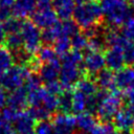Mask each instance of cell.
<instances>
[{
  "mask_svg": "<svg viewBox=\"0 0 134 134\" xmlns=\"http://www.w3.org/2000/svg\"><path fill=\"white\" fill-rule=\"evenodd\" d=\"M15 0H0V6H8L12 7Z\"/></svg>",
  "mask_w": 134,
  "mask_h": 134,
  "instance_id": "cell-46",
  "label": "cell"
},
{
  "mask_svg": "<svg viewBox=\"0 0 134 134\" xmlns=\"http://www.w3.org/2000/svg\"><path fill=\"white\" fill-rule=\"evenodd\" d=\"M51 124L53 127L54 134H74L76 130L75 116L70 113H58L52 119Z\"/></svg>",
  "mask_w": 134,
  "mask_h": 134,
  "instance_id": "cell-8",
  "label": "cell"
},
{
  "mask_svg": "<svg viewBox=\"0 0 134 134\" xmlns=\"http://www.w3.org/2000/svg\"><path fill=\"white\" fill-rule=\"evenodd\" d=\"M45 88L46 90L51 93V94H54V95H59L64 89L61 85V83L59 81H54V82H51V83H48V84H45Z\"/></svg>",
  "mask_w": 134,
  "mask_h": 134,
  "instance_id": "cell-40",
  "label": "cell"
},
{
  "mask_svg": "<svg viewBox=\"0 0 134 134\" xmlns=\"http://www.w3.org/2000/svg\"><path fill=\"white\" fill-rule=\"evenodd\" d=\"M22 24H23V21H21V19H19L17 17H10L8 20L3 22V26H4V29L7 35L20 32L21 28H22Z\"/></svg>",
  "mask_w": 134,
  "mask_h": 134,
  "instance_id": "cell-32",
  "label": "cell"
},
{
  "mask_svg": "<svg viewBox=\"0 0 134 134\" xmlns=\"http://www.w3.org/2000/svg\"><path fill=\"white\" fill-rule=\"evenodd\" d=\"M125 63L128 64V66L134 65V41L126 40L124 45L121 46Z\"/></svg>",
  "mask_w": 134,
  "mask_h": 134,
  "instance_id": "cell-33",
  "label": "cell"
},
{
  "mask_svg": "<svg viewBox=\"0 0 134 134\" xmlns=\"http://www.w3.org/2000/svg\"><path fill=\"white\" fill-rule=\"evenodd\" d=\"M99 100L96 109V116L102 121H111L122 108V95L120 91H98Z\"/></svg>",
  "mask_w": 134,
  "mask_h": 134,
  "instance_id": "cell-3",
  "label": "cell"
},
{
  "mask_svg": "<svg viewBox=\"0 0 134 134\" xmlns=\"http://www.w3.org/2000/svg\"><path fill=\"white\" fill-rule=\"evenodd\" d=\"M13 57H14L15 65H21V66H27L28 67L30 61L34 58V54L29 53L24 48H21L17 51H14Z\"/></svg>",
  "mask_w": 134,
  "mask_h": 134,
  "instance_id": "cell-29",
  "label": "cell"
},
{
  "mask_svg": "<svg viewBox=\"0 0 134 134\" xmlns=\"http://www.w3.org/2000/svg\"><path fill=\"white\" fill-rule=\"evenodd\" d=\"M61 37H62L61 21H58L53 26L43 29L42 31V42L44 43V45H52Z\"/></svg>",
  "mask_w": 134,
  "mask_h": 134,
  "instance_id": "cell-21",
  "label": "cell"
},
{
  "mask_svg": "<svg viewBox=\"0 0 134 134\" xmlns=\"http://www.w3.org/2000/svg\"><path fill=\"white\" fill-rule=\"evenodd\" d=\"M52 7V0H37V9H50Z\"/></svg>",
  "mask_w": 134,
  "mask_h": 134,
  "instance_id": "cell-42",
  "label": "cell"
},
{
  "mask_svg": "<svg viewBox=\"0 0 134 134\" xmlns=\"http://www.w3.org/2000/svg\"><path fill=\"white\" fill-rule=\"evenodd\" d=\"M113 125L118 131L131 134L134 126V108L128 105L122 107L113 118Z\"/></svg>",
  "mask_w": 134,
  "mask_h": 134,
  "instance_id": "cell-9",
  "label": "cell"
},
{
  "mask_svg": "<svg viewBox=\"0 0 134 134\" xmlns=\"http://www.w3.org/2000/svg\"><path fill=\"white\" fill-rule=\"evenodd\" d=\"M115 87L119 91H129L134 89V67L126 66L115 73Z\"/></svg>",
  "mask_w": 134,
  "mask_h": 134,
  "instance_id": "cell-11",
  "label": "cell"
},
{
  "mask_svg": "<svg viewBox=\"0 0 134 134\" xmlns=\"http://www.w3.org/2000/svg\"><path fill=\"white\" fill-rule=\"evenodd\" d=\"M0 134H17L12 122L5 120L0 114Z\"/></svg>",
  "mask_w": 134,
  "mask_h": 134,
  "instance_id": "cell-39",
  "label": "cell"
},
{
  "mask_svg": "<svg viewBox=\"0 0 134 134\" xmlns=\"http://www.w3.org/2000/svg\"><path fill=\"white\" fill-rule=\"evenodd\" d=\"M4 44H5V48H7L12 52L17 51V50L23 48V40H22L21 32L8 34L6 36Z\"/></svg>",
  "mask_w": 134,
  "mask_h": 134,
  "instance_id": "cell-26",
  "label": "cell"
},
{
  "mask_svg": "<svg viewBox=\"0 0 134 134\" xmlns=\"http://www.w3.org/2000/svg\"><path fill=\"white\" fill-rule=\"evenodd\" d=\"M96 85L98 88H100L103 91H113L115 90V74L112 70L108 68H104L102 71H99L94 79Z\"/></svg>",
  "mask_w": 134,
  "mask_h": 134,
  "instance_id": "cell-19",
  "label": "cell"
},
{
  "mask_svg": "<svg viewBox=\"0 0 134 134\" xmlns=\"http://www.w3.org/2000/svg\"><path fill=\"white\" fill-rule=\"evenodd\" d=\"M29 74L30 69L27 66L14 65L6 72L0 74V87L8 92L24 87L25 81Z\"/></svg>",
  "mask_w": 134,
  "mask_h": 134,
  "instance_id": "cell-5",
  "label": "cell"
},
{
  "mask_svg": "<svg viewBox=\"0 0 134 134\" xmlns=\"http://www.w3.org/2000/svg\"><path fill=\"white\" fill-rule=\"evenodd\" d=\"M61 30H62V37L72 38L74 35L80 32V26L76 24V22L73 19L63 20L61 21Z\"/></svg>",
  "mask_w": 134,
  "mask_h": 134,
  "instance_id": "cell-27",
  "label": "cell"
},
{
  "mask_svg": "<svg viewBox=\"0 0 134 134\" xmlns=\"http://www.w3.org/2000/svg\"><path fill=\"white\" fill-rule=\"evenodd\" d=\"M104 18L111 28L122 26L132 18V9L128 0H99Z\"/></svg>",
  "mask_w": 134,
  "mask_h": 134,
  "instance_id": "cell-2",
  "label": "cell"
},
{
  "mask_svg": "<svg viewBox=\"0 0 134 134\" xmlns=\"http://www.w3.org/2000/svg\"><path fill=\"white\" fill-rule=\"evenodd\" d=\"M6 99H7V94L5 93V90L0 87V108H4L6 106Z\"/></svg>",
  "mask_w": 134,
  "mask_h": 134,
  "instance_id": "cell-44",
  "label": "cell"
},
{
  "mask_svg": "<svg viewBox=\"0 0 134 134\" xmlns=\"http://www.w3.org/2000/svg\"><path fill=\"white\" fill-rule=\"evenodd\" d=\"M35 134H54L51 121L50 120L37 121L35 128Z\"/></svg>",
  "mask_w": 134,
  "mask_h": 134,
  "instance_id": "cell-37",
  "label": "cell"
},
{
  "mask_svg": "<svg viewBox=\"0 0 134 134\" xmlns=\"http://www.w3.org/2000/svg\"><path fill=\"white\" fill-rule=\"evenodd\" d=\"M53 48L55 50V52L58 53V55H64L66 54L67 52L70 51V48H71V41H70V38H67V37H61L59 38L54 44H53Z\"/></svg>",
  "mask_w": 134,
  "mask_h": 134,
  "instance_id": "cell-30",
  "label": "cell"
},
{
  "mask_svg": "<svg viewBox=\"0 0 134 134\" xmlns=\"http://www.w3.org/2000/svg\"><path fill=\"white\" fill-rule=\"evenodd\" d=\"M122 37L126 40L134 41V17L130 18L122 26L120 30Z\"/></svg>",
  "mask_w": 134,
  "mask_h": 134,
  "instance_id": "cell-36",
  "label": "cell"
},
{
  "mask_svg": "<svg viewBox=\"0 0 134 134\" xmlns=\"http://www.w3.org/2000/svg\"><path fill=\"white\" fill-rule=\"evenodd\" d=\"M74 89H77L79 91L83 92L84 94H86L87 96H93L95 95L98 91H97V85L95 83L94 80H92L89 76H83L74 86Z\"/></svg>",
  "mask_w": 134,
  "mask_h": 134,
  "instance_id": "cell-22",
  "label": "cell"
},
{
  "mask_svg": "<svg viewBox=\"0 0 134 134\" xmlns=\"http://www.w3.org/2000/svg\"><path fill=\"white\" fill-rule=\"evenodd\" d=\"M131 134H134V126H133V128H132V131H131Z\"/></svg>",
  "mask_w": 134,
  "mask_h": 134,
  "instance_id": "cell-50",
  "label": "cell"
},
{
  "mask_svg": "<svg viewBox=\"0 0 134 134\" xmlns=\"http://www.w3.org/2000/svg\"><path fill=\"white\" fill-rule=\"evenodd\" d=\"M125 98L128 103V106L134 108V89L129 90L125 93Z\"/></svg>",
  "mask_w": 134,
  "mask_h": 134,
  "instance_id": "cell-43",
  "label": "cell"
},
{
  "mask_svg": "<svg viewBox=\"0 0 134 134\" xmlns=\"http://www.w3.org/2000/svg\"><path fill=\"white\" fill-rule=\"evenodd\" d=\"M58 110L62 113L72 111V92L70 90H63L58 95Z\"/></svg>",
  "mask_w": 134,
  "mask_h": 134,
  "instance_id": "cell-24",
  "label": "cell"
},
{
  "mask_svg": "<svg viewBox=\"0 0 134 134\" xmlns=\"http://www.w3.org/2000/svg\"><path fill=\"white\" fill-rule=\"evenodd\" d=\"M28 105H30V107L34 106H40L45 97V95L47 94V90L45 87H40L37 88L35 90L28 91Z\"/></svg>",
  "mask_w": 134,
  "mask_h": 134,
  "instance_id": "cell-28",
  "label": "cell"
},
{
  "mask_svg": "<svg viewBox=\"0 0 134 134\" xmlns=\"http://www.w3.org/2000/svg\"><path fill=\"white\" fill-rule=\"evenodd\" d=\"M76 4L74 0H52V7L62 21L68 20L72 17Z\"/></svg>",
  "mask_w": 134,
  "mask_h": 134,
  "instance_id": "cell-18",
  "label": "cell"
},
{
  "mask_svg": "<svg viewBox=\"0 0 134 134\" xmlns=\"http://www.w3.org/2000/svg\"><path fill=\"white\" fill-rule=\"evenodd\" d=\"M116 128L114 127L113 122L111 121H102L97 124L91 134H115Z\"/></svg>",
  "mask_w": 134,
  "mask_h": 134,
  "instance_id": "cell-35",
  "label": "cell"
},
{
  "mask_svg": "<svg viewBox=\"0 0 134 134\" xmlns=\"http://www.w3.org/2000/svg\"><path fill=\"white\" fill-rule=\"evenodd\" d=\"M29 113L32 115V117L37 121L41 120H48L49 117L52 115L47 109H45L43 106H34L29 108Z\"/></svg>",
  "mask_w": 134,
  "mask_h": 134,
  "instance_id": "cell-34",
  "label": "cell"
},
{
  "mask_svg": "<svg viewBox=\"0 0 134 134\" xmlns=\"http://www.w3.org/2000/svg\"><path fill=\"white\" fill-rule=\"evenodd\" d=\"M88 1H90V0H74V2H75V4H76V5H80V4H83V3H86V2H88Z\"/></svg>",
  "mask_w": 134,
  "mask_h": 134,
  "instance_id": "cell-47",
  "label": "cell"
},
{
  "mask_svg": "<svg viewBox=\"0 0 134 134\" xmlns=\"http://www.w3.org/2000/svg\"><path fill=\"white\" fill-rule=\"evenodd\" d=\"M36 58L41 64H43L58 60V53L51 45H44L39 48V50L36 53Z\"/></svg>",
  "mask_w": 134,
  "mask_h": 134,
  "instance_id": "cell-23",
  "label": "cell"
},
{
  "mask_svg": "<svg viewBox=\"0 0 134 134\" xmlns=\"http://www.w3.org/2000/svg\"><path fill=\"white\" fill-rule=\"evenodd\" d=\"M58 16L53 8L50 9H37L31 15V21L40 29H46L53 26L58 22Z\"/></svg>",
  "mask_w": 134,
  "mask_h": 134,
  "instance_id": "cell-12",
  "label": "cell"
},
{
  "mask_svg": "<svg viewBox=\"0 0 134 134\" xmlns=\"http://www.w3.org/2000/svg\"><path fill=\"white\" fill-rule=\"evenodd\" d=\"M90 97L91 96H87L77 89H74L72 91V111L76 114L86 112Z\"/></svg>",
  "mask_w": 134,
  "mask_h": 134,
  "instance_id": "cell-20",
  "label": "cell"
},
{
  "mask_svg": "<svg viewBox=\"0 0 134 134\" xmlns=\"http://www.w3.org/2000/svg\"><path fill=\"white\" fill-rule=\"evenodd\" d=\"M13 124L17 134H35L37 120L32 117L28 110L18 112Z\"/></svg>",
  "mask_w": 134,
  "mask_h": 134,
  "instance_id": "cell-10",
  "label": "cell"
},
{
  "mask_svg": "<svg viewBox=\"0 0 134 134\" xmlns=\"http://www.w3.org/2000/svg\"><path fill=\"white\" fill-rule=\"evenodd\" d=\"M6 31L4 29V26H3V23L0 22V44H3L5 42V39H6Z\"/></svg>",
  "mask_w": 134,
  "mask_h": 134,
  "instance_id": "cell-45",
  "label": "cell"
},
{
  "mask_svg": "<svg viewBox=\"0 0 134 134\" xmlns=\"http://www.w3.org/2000/svg\"><path fill=\"white\" fill-rule=\"evenodd\" d=\"M13 15L12 7L8 6H0V22L3 23L6 20H8Z\"/></svg>",
  "mask_w": 134,
  "mask_h": 134,
  "instance_id": "cell-41",
  "label": "cell"
},
{
  "mask_svg": "<svg viewBox=\"0 0 134 134\" xmlns=\"http://www.w3.org/2000/svg\"><path fill=\"white\" fill-rule=\"evenodd\" d=\"M105 63L106 67L112 71H118L122 67L125 63V58L122 53L121 47H109L105 53Z\"/></svg>",
  "mask_w": 134,
  "mask_h": 134,
  "instance_id": "cell-14",
  "label": "cell"
},
{
  "mask_svg": "<svg viewBox=\"0 0 134 134\" xmlns=\"http://www.w3.org/2000/svg\"><path fill=\"white\" fill-rule=\"evenodd\" d=\"M70 41H71V47L73 48V50L82 52V50L88 47V38L84 35V32H77L70 39Z\"/></svg>",
  "mask_w": 134,
  "mask_h": 134,
  "instance_id": "cell-31",
  "label": "cell"
},
{
  "mask_svg": "<svg viewBox=\"0 0 134 134\" xmlns=\"http://www.w3.org/2000/svg\"><path fill=\"white\" fill-rule=\"evenodd\" d=\"M72 18L76 24L85 30L100 24L104 15L99 3L94 0H90L86 3L76 5Z\"/></svg>",
  "mask_w": 134,
  "mask_h": 134,
  "instance_id": "cell-4",
  "label": "cell"
},
{
  "mask_svg": "<svg viewBox=\"0 0 134 134\" xmlns=\"http://www.w3.org/2000/svg\"><path fill=\"white\" fill-rule=\"evenodd\" d=\"M15 64L13 52L5 47L0 48V74L6 72Z\"/></svg>",
  "mask_w": 134,
  "mask_h": 134,
  "instance_id": "cell-25",
  "label": "cell"
},
{
  "mask_svg": "<svg viewBox=\"0 0 134 134\" xmlns=\"http://www.w3.org/2000/svg\"><path fill=\"white\" fill-rule=\"evenodd\" d=\"M115 134H130V133H125V132H120V131H116Z\"/></svg>",
  "mask_w": 134,
  "mask_h": 134,
  "instance_id": "cell-48",
  "label": "cell"
},
{
  "mask_svg": "<svg viewBox=\"0 0 134 134\" xmlns=\"http://www.w3.org/2000/svg\"><path fill=\"white\" fill-rule=\"evenodd\" d=\"M83 53L70 50L61 57V71L59 82L64 90H69L83 77Z\"/></svg>",
  "mask_w": 134,
  "mask_h": 134,
  "instance_id": "cell-1",
  "label": "cell"
},
{
  "mask_svg": "<svg viewBox=\"0 0 134 134\" xmlns=\"http://www.w3.org/2000/svg\"><path fill=\"white\" fill-rule=\"evenodd\" d=\"M105 67V55L102 51L88 50L83 54V68L89 75H96Z\"/></svg>",
  "mask_w": 134,
  "mask_h": 134,
  "instance_id": "cell-7",
  "label": "cell"
},
{
  "mask_svg": "<svg viewBox=\"0 0 134 134\" xmlns=\"http://www.w3.org/2000/svg\"><path fill=\"white\" fill-rule=\"evenodd\" d=\"M21 36L23 40V48L31 54H36L41 47L42 31L40 28L32 23V21H23L21 28Z\"/></svg>",
  "mask_w": 134,
  "mask_h": 134,
  "instance_id": "cell-6",
  "label": "cell"
},
{
  "mask_svg": "<svg viewBox=\"0 0 134 134\" xmlns=\"http://www.w3.org/2000/svg\"><path fill=\"white\" fill-rule=\"evenodd\" d=\"M75 124H76V130H79L80 133L91 134V132L97 125V121H96V117L94 116V114L86 111V112L76 114Z\"/></svg>",
  "mask_w": 134,
  "mask_h": 134,
  "instance_id": "cell-17",
  "label": "cell"
},
{
  "mask_svg": "<svg viewBox=\"0 0 134 134\" xmlns=\"http://www.w3.org/2000/svg\"><path fill=\"white\" fill-rule=\"evenodd\" d=\"M41 86H42V81H41L39 74H37V73H30L24 84V88L27 90V92L35 90L37 88H40Z\"/></svg>",
  "mask_w": 134,
  "mask_h": 134,
  "instance_id": "cell-38",
  "label": "cell"
},
{
  "mask_svg": "<svg viewBox=\"0 0 134 134\" xmlns=\"http://www.w3.org/2000/svg\"><path fill=\"white\" fill-rule=\"evenodd\" d=\"M37 8V0H15L12 6L13 15L19 19L31 16Z\"/></svg>",
  "mask_w": 134,
  "mask_h": 134,
  "instance_id": "cell-16",
  "label": "cell"
},
{
  "mask_svg": "<svg viewBox=\"0 0 134 134\" xmlns=\"http://www.w3.org/2000/svg\"><path fill=\"white\" fill-rule=\"evenodd\" d=\"M128 2H129L130 4H132V5H133V7H134V0H128Z\"/></svg>",
  "mask_w": 134,
  "mask_h": 134,
  "instance_id": "cell-49",
  "label": "cell"
},
{
  "mask_svg": "<svg viewBox=\"0 0 134 134\" xmlns=\"http://www.w3.org/2000/svg\"><path fill=\"white\" fill-rule=\"evenodd\" d=\"M38 70L41 81L44 82L45 84L58 81L61 71V62L59 60H55L52 62L43 63L41 64Z\"/></svg>",
  "mask_w": 134,
  "mask_h": 134,
  "instance_id": "cell-15",
  "label": "cell"
},
{
  "mask_svg": "<svg viewBox=\"0 0 134 134\" xmlns=\"http://www.w3.org/2000/svg\"><path fill=\"white\" fill-rule=\"evenodd\" d=\"M28 105V93L24 87L16 89L7 94L6 106L15 111H23Z\"/></svg>",
  "mask_w": 134,
  "mask_h": 134,
  "instance_id": "cell-13",
  "label": "cell"
}]
</instances>
